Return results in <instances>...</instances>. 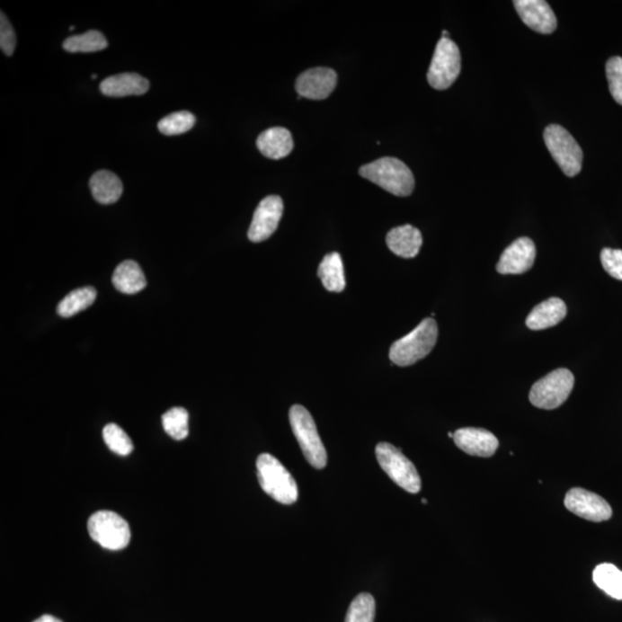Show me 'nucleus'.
Instances as JSON below:
<instances>
[{
    "label": "nucleus",
    "mask_w": 622,
    "mask_h": 622,
    "mask_svg": "<svg viewBox=\"0 0 622 622\" xmlns=\"http://www.w3.org/2000/svg\"><path fill=\"white\" fill-rule=\"evenodd\" d=\"M360 175L376 183L395 196H408L415 187L411 169L404 162L393 157H384L367 164L360 169Z\"/></svg>",
    "instance_id": "nucleus-1"
},
{
    "label": "nucleus",
    "mask_w": 622,
    "mask_h": 622,
    "mask_svg": "<svg viewBox=\"0 0 622 622\" xmlns=\"http://www.w3.org/2000/svg\"><path fill=\"white\" fill-rule=\"evenodd\" d=\"M438 326L435 319L425 318L411 333L391 346L390 360L399 367H408L420 361L435 347Z\"/></svg>",
    "instance_id": "nucleus-2"
},
{
    "label": "nucleus",
    "mask_w": 622,
    "mask_h": 622,
    "mask_svg": "<svg viewBox=\"0 0 622 622\" xmlns=\"http://www.w3.org/2000/svg\"><path fill=\"white\" fill-rule=\"evenodd\" d=\"M256 466L261 488L265 493L284 505H292L298 501L297 482L280 460L264 453L257 458Z\"/></svg>",
    "instance_id": "nucleus-3"
},
{
    "label": "nucleus",
    "mask_w": 622,
    "mask_h": 622,
    "mask_svg": "<svg viewBox=\"0 0 622 622\" xmlns=\"http://www.w3.org/2000/svg\"><path fill=\"white\" fill-rule=\"evenodd\" d=\"M289 422L307 461L314 468H324L327 464L326 449L310 413L301 404H294L289 411Z\"/></svg>",
    "instance_id": "nucleus-4"
},
{
    "label": "nucleus",
    "mask_w": 622,
    "mask_h": 622,
    "mask_svg": "<svg viewBox=\"0 0 622 622\" xmlns=\"http://www.w3.org/2000/svg\"><path fill=\"white\" fill-rule=\"evenodd\" d=\"M544 141L552 158L567 177H575L582 169L583 153L568 130L559 125H548L544 130Z\"/></svg>",
    "instance_id": "nucleus-5"
},
{
    "label": "nucleus",
    "mask_w": 622,
    "mask_h": 622,
    "mask_svg": "<svg viewBox=\"0 0 622 622\" xmlns=\"http://www.w3.org/2000/svg\"><path fill=\"white\" fill-rule=\"evenodd\" d=\"M88 531L93 541L108 550H122L130 541L129 523L114 511L93 513L88 521Z\"/></svg>",
    "instance_id": "nucleus-6"
},
{
    "label": "nucleus",
    "mask_w": 622,
    "mask_h": 622,
    "mask_svg": "<svg viewBox=\"0 0 622 622\" xmlns=\"http://www.w3.org/2000/svg\"><path fill=\"white\" fill-rule=\"evenodd\" d=\"M376 456L384 472L393 482L408 491L409 493H420L421 477L414 464L404 454L388 443H379L376 448Z\"/></svg>",
    "instance_id": "nucleus-7"
},
{
    "label": "nucleus",
    "mask_w": 622,
    "mask_h": 622,
    "mask_svg": "<svg viewBox=\"0 0 622 622\" xmlns=\"http://www.w3.org/2000/svg\"><path fill=\"white\" fill-rule=\"evenodd\" d=\"M574 382V375L568 369L552 371L531 387L530 403L542 409L558 408L571 395Z\"/></svg>",
    "instance_id": "nucleus-8"
},
{
    "label": "nucleus",
    "mask_w": 622,
    "mask_h": 622,
    "mask_svg": "<svg viewBox=\"0 0 622 622\" xmlns=\"http://www.w3.org/2000/svg\"><path fill=\"white\" fill-rule=\"evenodd\" d=\"M461 72L459 48L449 39H440L433 53L428 72V82L432 88L445 90L456 82Z\"/></svg>",
    "instance_id": "nucleus-9"
},
{
    "label": "nucleus",
    "mask_w": 622,
    "mask_h": 622,
    "mask_svg": "<svg viewBox=\"0 0 622 622\" xmlns=\"http://www.w3.org/2000/svg\"><path fill=\"white\" fill-rule=\"evenodd\" d=\"M564 502L573 514L588 521L603 522L612 518V509L609 502L591 491L572 489L568 491Z\"/></svg>",
    "instance_id": "nucleus-10"
},
{
    "label": "nucleus",
    "mask_w": 622,
    "mask_h": 622,
    "mask_svg": "<svg viewBox=\"0 0 622 622\" xmlns=\"http://www.w3.org/2000/svg\"><path fill=\"white\" fill-rule=\"evenodd\" d=\"M284 203L280 196L271 195L261 200L253 217L248 237L253 243H262L276 232L280 225Z\"/></svg>",
    "instance_id": "nucleus-11"
},
{
    "label": "nucleus",
    "mask_w": 622,
    "mask_h": 622,
    "mask_svg": "<svg viewBox=\"0 0 622 622\" xmlns=\"http://www.w3.org/2000/svg\"><path fill=\"white\" fill-rule=\"evenodd\" d=\"M338 76L333 69L326 67L310 68L298 77L296 88L298 96L308 100H325L337 85Z\"/></svg>",
    "instance_id": "nucleus-12"
},
{
    "label": "nucleus",
    "mask_w": 622,
    "mask_h": 622,
    "mask_svg": "<svg viewBox=\"0 0 622 622\" xmlns=\"http://www.w3.org/2000/svg\"><path fill=\"white\" fill-rule=\"evenodd\" d=\"M535 259L534 241L529 237H520L502 253L497 271L501 274H522L533 268Z\"/></svg>",
    "instance_id": "nucleus-13"
},
{
    "label": "nucleus",
    "mask_w": 622,
    "mask_h": 622,
    "mask_svg": "<svg viewBox=\"0 0 622 622\" xmlns=\"http://www.w3.org/2000/svg\"><path fill=\"white\" fill-rule=\"evenodd\" d=\"M520 18L530 30L539 34H552L556 30V18L544 0H517L514 2Z\"/></svg>",
    "instance_id": "nucleus-14"
},
{
    "label": "nucleus",
    "mask_w": 622,
    "mask_h": 622,
    "mask_svg": "<svg viewBox=\"0 0 622 622\" xmlns=\"http://www.w3.org/2000/svg\"><path fill=\"white\" fill-rule=\"evenodd\" d=\"M454 443L466 454L474 457L490 458L496 453L499 446L497 437L488 430L480 428H462L453 436Z\"/></svg>",
    "instance_id": "nucleus-15"
},
{
    "label": "nucleus",
    "mask_w": 622,
    "mask_h": 622,
    "mask_svg": "<svg viewBox=\"0 0 622 622\" xmlns=\"http://www.w3.org/2000/svg\"><path fill=\"white\" fill-rule=\"evenodd\" d=\"M149 81L137 73H122L108 77L100 85L108 97L140 96L148 92Z\"/></svg>",
    "instance_id": "nucleus-16"
},
{
    "label": "nucleus",
    "mask_w": 622,
    "mask_h": 622,
    "mask_svg": "<svg viewBox=\"0 0 622 622\" xmlns=\"http://www.w3.org/2000/svg\"><path fill=\"white\" fill-rule=\"evenodd\" d=\"M388 248L396 256L413 259L422 247L423 237L420 230L412 225L393 228L387 235Z\"/></svg>",
    "instance_id": "nucleus-17"
},
{
    "label": "nucleus",
    "mask_w": 622,
    "mask_h": 622,
    "mask_svg": "<svg viewBox=\"0 0 622 622\" xmlns=\"http://www.w3.org/2000/svg\"><path fill=\"white\" fill-rule=\"evenodd\" d=\"M566 315L567 307L562 298H551L531 310L529 316L527 317L526 324L530 330H546L559 324Z\"/></svg>",
    "instance_id": "nucleus-18"
},
{
    "label": "nucleus",
    "mask_w": 622,
    "mask_h": 622,
    "mask_svg": "<svg viewBox=\"0 0 622 622\" xmlns=\"http://www.w3.org/2000/svg\"><path fill=\"white\" fill-rule=\"evenodd\" d=\"M257 148L265 157L281 159L292 153L294 148L292 134L284 127H273L264 130L257 138Z\"/></svg>",
    "instance_id": "nucleus-19"
},
{
    "label": "nucleus",
    "mask_w": 622,
    "mask_h": 622,
    "mask_svg": "<svg viewBox=\"0 0 622 622\" xmlns=\"http://www.w3.org/2000/svg\"><path fill=\"white\" fill-rule=\"evenodd\" d=\"M93 199L101 204L116 203L124 191L121 180L110 171H98L89 182Z\"/></svg>",
    "instance_id": "nucleus-20"
},
{
    "label": "nucleus",
    "mask_w": 622,
    "mask_h": 622,
    "mask_svg": "<svg viewBox=\"0 0 622 622\" xmlns=\"http://www.w3.org/2000/svg\"><path fill=\"white\" fill-rule=\"evenodd\" d=\"M114 288L125 294H137L146 289L147 280L140 265L134 261H125L114 270Z\"/></svg>",
    "instance_id": "nucleus-21"
},
{
    "label": "nucleus",
    "mask_w": 622,
    "mask_h": 622,
    "mask_svg": "<svg viewBox=\"0 0 622 622\" xmlns=\"http://www.w3.org/2000/svg\"><path fill=\"white\" fill-rule=\"evenodd\" d=\"M318 277L330 292H342L346 288L345 271L342 256L338 253H327L319 264Z\"/></svg>",
    "instance_id": "nucleus-22"
},
{
    "label": "nucleus",
    "mask_w": 622,
    "mask_h": 622,
    "mask_svg": "<svg viewBox=\"0 0 622 622\" xmlns=\"http://www.w3.org/2000/svg\"><path fill=\"white\" fill-rule=\"evenodd\" d=\"M97 298L96 289L92 286L72 290L67 297L59 302L57 311L61 317H73L81 313L82 310L89 308L95 302Z\"/></svg>",
    "instance_id": "nucleus-23"
},
{
    "label": "nucleus",
    "mask_w": 622,
    "mask_h": 622,
    "mask_svg": "<svg viewBox=\"0 0 622 622\" xmlns=\"http://www.w3.org/2000/svg\"><path fill=\"white\" fill-rule=\"evenodd\" d=\"M593 582L612 599L622 600V571L615 564H601L593 571Z\"/></svg>",
    "instance_id": "nucleus-24"
},
{
    "label": "nucleus",
    "mask_w": 622,
    "mask_h": 622,
    "mask_svg": "<svg viewBox=\"0 0 622 622\" xmlns=\"http://www.w3.org/2000/svg\"><path fill=\"white\" fill-rule=\"evenodd\" d=\"M108 45V40L101 31H89L65 40L63 48L71 53H90L104 50Z\"/></svg>",
    "instance_id": "nucleus-25"
},
{
    "label": "nucleus",
    "mask_w": 622,
    "mask_h": 622,
    "mask_svg": "<svg viewBox=\"0 0 622 622\" xmlns=\"http://www.w3.org/2000/svg\"><path fill=\"white\" fill-rule=\"evenodd\" d=\"M165 432L175 440H182L188 436V421L190 415L185 408L174 407L167 411L162 417Z\"/></svg>",
    "instance_id": "nucleus-26"
},
{
    "label": "nucleus",
    "mask_w": 622,
    "mask_h": 622,
    "mask_svg": "<svg viewBox=\"0 0 622 622\" xmlns=\"http://www.w3.org/2000/svg\"><path fill=\"white\" fill-rule=\"evenodd\" d=\"M376 615L375 599L370 593H360L351 601L345 622H374Z\"/></svg>",
    "instance_id": "nucleus-27"
},
{
    "label": "nucleus",
    "mask_w": 622,
    "mask_h": 622,
    "mask_svg": "<svg viewBox=\"0 0 622 622\" xmlns=\"http://www.w3.org/2000/svg\"><path fill=\"white\" fill-rule=\"evenodd\" d=\"M196 119L193 113L180 111L169 114L158 122V129L164 135H179L193 129Z\"/></svg>",
    "instance_id": "nucleus-28"
},
{
    "label": "nucleus",
    "mask_w": 622,
    "mask_h": 622,
    "mask_svg": "<svg viewBox=\"0 0 622 622\" xmlns=\"http://www.w3.org/2000/svg\"><path fill=\"white\" fill-rule=\"evenodd\" d=\"M105 444L119 456H129L133 452L134 445L127 433L119 425L110 423L103 430Z\"/></svg>",
    "instance_id": "nucleus-29"
},
{
    "label": "nucleus",
    "mask_w": 622,
    "mask_h": 622,
    "mask_svg": "<svg viewBox=\"0 0 622 622\" xmlns=\"http://www.w3.org/2000/svg\"><path fill=\"white\" fill-rule=\"evenodd\" d=\"M607 77L609 93L618 104L622 105V58L613 57L607 63Z\"/></svg>",
    "instance_id": "nucleus-30"
},
{
    "label": "nucleus",
    "mask_w": 622,
    "mask_h": 622,
    "mask_svg": "<svg viewBox=\"0 0 622 622\" xmlns=\"http://www.w3.org/2000/svg\"><path fill=\"white\" fill-rule=\"evenodd\" d=\"M601 265L609 276L622 280V251L604 248L600 253Z\"/></svg>",
    "instance_id": "nucleus-31"
},
{
    "label": "nucleus",
    "mask_w": 622,
    "mask_h": 622,
    "mask_svg": "<svg viewBox=\"0 0 622 622\" xmlns=\"http://www.w3.org/2000/svg\"><path fill=\"white\" fill-rule=\"evenodd\" d=\"M16 45V36L13 27L8 22L7 16L3 13L0 15V48L6 56L14 53Z\"/></svg>",
    "instance_id": "nucleus-32"
},
{
    "label": "nucleus",
    "mask_w": 622,
    "mask_h": 622,
    "mask_svg": "<svg viewBox=\"0 0 622 622\" xmlns=\"http://www.w3.org/2000/svg\"><path fill=\"white\" fill-rule=\"evenodd\" d=\"M34 622H63V621L57 619L56 617L45 615V616L40 617L39 619L35 620Z\"/></svg>",
    "instance_id": "nucleus-33"
},
{
    "label": "nucleus",
    "mask_w": 622,
    "mask_h": 622,
    "mask_svg": "<svg viewBox=\"0 0 622 622\" xmlns=\"http://www.w3.org/2000/svg\"><path fill=\"white\" fill-rule=\"evenodd\" d=\"M441 39H449L448 31H443V35H441Z\"/></svg>",
    "instance_id": "nucleus-34"
}]
</instances>
